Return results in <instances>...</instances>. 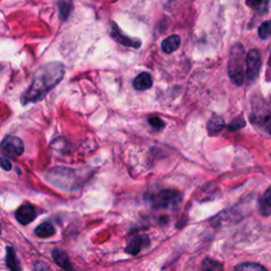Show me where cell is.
<instances>
[{
	"instance_id": "cell-1",
	"label": "cell",
	"mask_w": 271,
	"mask_h": 271,
	"mask_svg": "<svg viewBox=\"0 0 271 271\" xmlns=\"http://www.w3.org/2000/svg\"><path fill=\"white\" fill-rule=\"evenodd\" d=\"M65 71V65L61 62H50L41 66L35 71L29 88L23 93L22 104L28 105L43 100L63 81Z\"/></svg>"
},
{
	"instance_id": "cell-2",
	"label": "cell",
	"mask_w": 271,
	"mask_h": 271,
	"mask_svg": "<svg viewBox=\"0 0 271 271\" xmlns=\"http://www.w3.org/2000/svg\"><path fill=\"white\" fill-rule=\"evenodd\" d=\"M247 57L242 45L235 44L231 48L228 61V73L231 81L237 86H241L245 81V68Z\"/></svg>"
},
{
	"instance_id": "cell-3",
	"label": "cell",
	"mask_w": 271,
	"mask_h": 271,
	"mask_svg": "<svg viewBox=\"0 0 271 271\" xmlns=\"http://www.w3.org/2000/svg\"><path fill=\"white\" fill-rule=\"evenodd\" d=\"M181 200L180 194L174 190H163L151 197L152 205L155 209L174 208Z\"/></svg>"
},
{
	"instance_id": "cell-4",
	"label": "cell",
	"mask_w": 271,
	"mask_h": 271,
	"mask_svg": "<svg viewBox=\"0 0 271 271\" xmlns=\"http://www.w3.org/2000/svg\"><path fill=\"white\" fill-rule=\"evenodd\" d=\"M261 67V55L256 49H252L247 54V67H246V80L248 84L254 83L258 77Z\"/></svg>"
},
{
	"instance_id": "cell-5",
	"label": "cell",
	"mask_w": 271,
	"mask_h": 271,
	"mask_svg": "<svg viewBox=\"0 0 271 271\" xmlns=\"http://www.w3.org/2000/svg\"><path fill=\"white\" fill-rule=\"evenodd\" d=\"M24 143L15 136H7L2 142V153L5 158L15 159L24 153Z\"/></svg>"
},
{
	"instance_id": "cell-6",
	"label": "cell",
	"mask_w": 271,
	"mask_h": 271,
	"mask_svg": "<svg viewBox=\"0 0 271 271\" xmlns=\"http://www.w3.org/2000/svg\"><path fill=\"white\" fill-rule=\"evenodd\" d=\"M109 35L111 39H113L115 42H117L118 44L125 46V47H130V48L138 49L141 47V44H142L140 40L125 35L122 32V30L118 27V25L114 22H111L109 24Z\"/></svg>"
},
{
	"instance_id": "cell-7",
	"label": "cell",
	"mask_w": 271,
	"mask_h": 271,
	"mask_svg": "<svg viewBox=\"0 0 271 271\" xmlns=\"http://www.w3.org/2000/svg\"><path fill=\"white\" fill-rule=\"evenodd\" d=\"M15 217L17 221L22 223V225H28L31 221H33L36 217V212L33 205L31 204H23L21 205L15 213Z\"/></svg>"
},
{
	"instance_id": "cell-8",
	"label": "cell",
	"mask_w": 271,
	"mask_h": 271,
	"mask_svg": "<svg viewBox=\"0 0 271 271\" xmlns=\"http://www.w3.org/2000/svg\"><path fill=\"white\" fill-rule=\"evenodd\" d=\"M148 245H149V238L146 235H143V234L136 235L132 240L128 242V245L125 248V251L128 254L136 255Z\"/></svg>"
},
{
	"instance_id": "cell-9",
	"label": "cell",
	"mask_w": 271,
	"mask_h": 271,
	"mask_svg": "<svg viewBox=\"0 0 271 271\" xmlns=\"http://www.w3.org/2000/svg\"><path fill=\"white\" fill-rule=\"evenodd\" d=\"M133 86L138 91H144L153 86V78L151 73L142 72L137 76L133 81Z\"/></svg>"
},
{
	"instance_id": "cell-10",
	"label": "cell",
	"mask_w": 271,
	"mask_h": 271,
	"mask_svg": "<svg viewBox=\"0 0 271 271\" xmlns=\"http://www.w3.org/2000/svg\"><path fill=\"white\" fill-rule=\"evenodd\" d=\"M52 255L55 263H57L60 267H62L65 271H73L66 252L63 251L62 249H54L52 252Z\"/></svg>"
},
{
	"instance_id": "cell-11",
	"label": "cell",
	"mask_w": 271,
	"mask_h": 271,
	"mask_svg": "<svg viewBox=\"0 0 271 271\" xmlns=\"http://www.w3.org/2000/svg\"><path fill=\"white\" fill-rule=\"evenodd\" d=\"M179 46H180V37L178 35L174 34V35L166 37L165 40L162 41L161 49L164 53L170 54L178 49Z\"/></svg>"
},
{
	"instance_id": "cell-12",
	"label": "cell",
	"mask_w": 271,
	"mask_h": 271,
	"mask_svg": "<svg viewBox=\"0 0 271 271\" xmlns=\"http://www.w3.org/2000/svg\"><path fill=\"white\" fill-rule=\"evenodd\" d=\"M259 212L263 216H269L271 214V186L268 188L258 200Z\"/></svg>"
},
{
	"instance_id": "cell-13",
	"label": "cell",
	"mask_w": 271,
	"mask_h": 271,
	"mask_svg": "<svg viewBox=\"0 0 271 271\" xmlns=\"http://www.w3.org/2000/svg\"><path fill=\"white\" fill-rule=\"evenodd\" d=\"M252 121L263 127L266 132L271 134V114L269 113V111L264 114H261V113L253 114V116H252Z\"/></svg>"
},
{
	"instance_id": "cell-14",
	"label": "cell",
	"mask_w": 271,
	"mask_h": 271,
	"mask_svg": "<svg viewBox=\"0 0 271 271\" xmlns=\"http://www.w3.org/2000/svg\"><path fill=\"white\" fill-rule=\"evenodd\" d=\"M7 266L10 271H22V267L18 260L15 251L12 247H7V255H6Z\"/></svg>"
},
{
	"instance_id": "cell-15",
	"label": "cell",
	"mask_w": 271,
	"mask_h": 271,
	"mask_svg": "<svg viewBox=\"0 0 271 271\" xmlns=\"http://www.w3.org/2000/svg\"><path fill=\"white\" fill-rule=\"evenodd\" d=\"M223 127H225V121H223L221 117L214 116L209 120L208 132L210 136H215L219 134Z\"/></svg>"
},
{
	"instance_id": "cell-16",
	"label": "cell",
	"mask_w": 271,
	"mask_h": 271,
	"mask_svg": "<svg viewBox=\"0 0 271 271\" xmlns=\"http://www.w3.org/2000/svg\"><path fill=\"white\" fill-rule=\"evenodd\" d=\"M35 235L39 236V237H42V238H46V237H50L52 235H54L55 233V228L53 227L52 223L48 222V221H45L43 223H41L40 226H37L35 231Z\"/></svg>"
},
{
	"instance_id": "cell-17",
	"label": "cell",
	"mask_w": 271,
	"mask_h": 271,
	"mask_svg": "<svg viewBox=\"0 0 271 271\" xmlns=\"http://www.w3.org/2000/svg\"><path fill=\"white\" fill-rule=\"evenodd\" d=\"M58 8H59V15H60L61 21L63 22L67 21L73 9L70 0H59Z\"/></svg>"
},
{
	"instance_id": "cell-18",
	"label": "cell",
	"mask_w": 271,
	"mask_h": 271,
	"mask_svg": "<svg viewBox=\"0 0 271 271\" xmlns=\"http://www.w3.org/2000/svg\"><path fill=\"white\" fill-rule=\"evenodd\" d=\"M246 4L253 10L258 12H266L268 9L269 0H246Z\"/></svg>"
},
{
	"instance_id": "cell-19",
	"label": "cell",
	"mask_w": 271,
	"mask_h": 271,
	"mask_svg": "<svg viewBox=\"0 0 271 271\" xmlns=\"http://www.w3.org/2000/svg\"><path fill=\"white\" fill-rule=\"evenodd\" d=\"M234 271H268L265 267L255 263H245L237 266Z\"/></svg>"
},
{
	"instance_id": "cell-20",
	"label": "cell",
	"mask_w": 271,
	"mask_h": 271,
	"mask_svg": "<svg viewBox=\"0 0 271 271\" xmlns=\"http://www.w3.org/2000/svg\"><path fill=\"white\" fill-rule=\"evenodd\" d=\"M258 36L261 40H267L271 36V21L261 24L258 28Z\"/></svg>"
},
{
	"instance_id": "cell-21",
	"label": "cell",
	"mask_w": 271,
	"mask_h": 271,
	"mask_svg": "<svg viewBox=\"0 0 271 271\" xmlns=\"http://www.w3.org/2000/svg\"><path fill=\"white\" fill-rule=\"evenodd\" d=\"M201 271H223L222 266L217 261L212 259H205L202 264Z\"/></svg>"
},
{
	"instance_id": "cell-22",
	"label": "cell",
	"mask_w": 271,
	"mask_h": 271,
	"mask_svg": "<svg viewBox=\"0 0 271 271\" xmlns=\"http://www.w3.org/2000/svg\"><path fill=\"white\" fill-rule=\"evenodd\" d=\"M148 123L154 129L156 130H161L164 127V122L158 117H152L148 119Z\"/></svg>"
},
{
	"instance_id": "cell-23",
	"label": "cell",
	"mask_w": 271,
	"mask_h": 271,
	"mask_svg": "<svg viewBox=\"0 0 271 271\" xmlns=\"http://www.w3.org/2000/svg\"><path fill=\"white\" fill-rule=\"evenodd\" d=\"M246 125L245 120L242 119V117H239L237 119H235L234 121H232V123L229 125V129L230 130H237L241 127H244Z\"/></svg>"
},
{
	"instance_id": "cell-24",
	"label": "cell",
	"mask_w": 271,
	"mask_h": 271,
	"mask_svg": "<svg viewBox=\"0 0 271 271\" xmlns=\"http://www.w3.org/2000/svg\"><path fill=\"white\" fill-rule=\"evenodd\" d=\"M34 268L35 271H49L48 267H47L44 263H42V261H36Z\"/></svg>"
},
{
	"instance_id": "cell-25",
	"label": "cell",
	"mask_w": 271,
	"mask_h": 271,
	"mask_svg": "<svg viewBox=\"0 0 271 271\" xmlns=\"http://www.w3.org/2000/svg\"><path fill=\"white\" fill-rule=\"evenodd\" d=\"M2 166H3L4 170H7V171L11 170V167H12L11 166V162L9 161V159L8 158H5V157L2 158Z\"/></svg>"
}]
</instances>
